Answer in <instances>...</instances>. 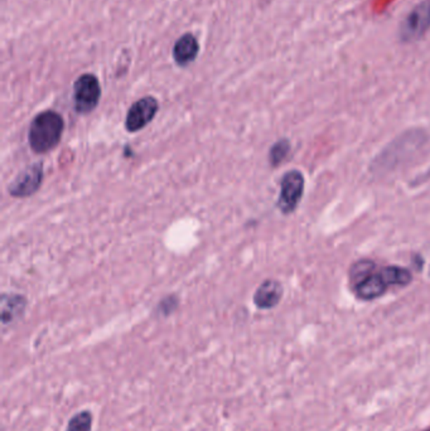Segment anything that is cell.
<instances>
[{"label": "cell", "instance_id": "obj_6", "mask_svg": "<svg viewBox=\"0 0 430 431\" xmlns=\"http://www.w3.org/2000/svg\"><path fill=\"white\" fill-rule=\"evenodd\" d=\"M159 110V102L153 96H144L135 101L128 110L125 129L129 132H140L152 123Z\"/></svg>", "mask_w": 430, "mask_h": 431}, {"label": "cell", "instance_id": "obj_12", "mask_svg": "<svg viewBox=\"0 0 430 431\" xmlns=\"http://www.w3.org/2000/svg\"><path fill=\"white\" fill-rule=\"evenodd\" d=\"M290 142L288 139H281L269 150V163L271 167H278L287 159L290 153Z\"/></svg>", "mask_w": 430, "mask_h": 431}, {"label": "cell", "instance_id": "obj_1", "mask_svg": "<svg viewBox=\"0 0 430 431\" xmlns=\"http://www.w3.org/2000/svg\"><path fill=\"white\" fill-rule=\"evenodd\" d=\"M65 132V119L55 110H46L32 120L28 143L36 154H47L56 149Z\"/></svg>", "mask_w": 430, "mask_h": 431}, {"label": "cell", "instance_id": "obj_2", "mask_svg": "<svg viewBox=\"0 0 430 431\" xmlns=\"http://www.w3.org/2000/svg\"><path fill=\"white\" fill-rule=\"evenodd\" d=\"M101 99L100 81L93 74H83L74 83V102L76 113L88 115L93 113Z\"/></svg>", "mask_w": 430, "mask_h": 431}, {"label": "cell", "instance_id": "obj_8", "mask_svg": "<svg viewBox=\"0 0 430 431\" xmlns=\"http://www.w3.org/2000/svg\"><path fill=\"white\" fill-rule=\"evenodd\" d=\"M387 287L389 285L381 275V273L372 271L362 280L356 282L355 290L360 299L374 300L387 293Z\"/></svg>", "mask_w": 430, "mask_h": 431}, {"label": "cell", "instance_id": "obj_11", "mask_svg": "<svg viewBox=\"0 0 430 431\" xmlns=\"http://www.w3.org/2000/svg\"><path fill=\"white\" fill-rule=\"evenodd\" d=\"M381 275L385 279L389 287L400 285L405 287L412 282V274L408 269L399 266H387L380 270Z\"/></svg>", "mask_w": 430, "mask_h": 431}, {"label": "cell", "instance_id": "obj_7", "mask_svg": "<svg viewBox=\"0 0 430 431\" xmlns=\"http://www.w3.org/2000/svg\"><path fill=\"white\" fill-rule=\"evenodd\" d=\"M283 298V287L274 279H268L260 284L254 294V304L257 309L269 310L281 303Z\"/></svg>", "mask_w": 430, "mask_h": 431}, {"label": "cell", "instance_id": "obj_10", "mask_svg": "<svg viewBox=\"0 0 430 431\" xmlns=\"http://www.w3.org/2000/svg\"><path fill=\"white\" fill-rule=\"evenodd\" d=\"M27 308V298L19 294L1 295V323L8 325L20 318Z\"/></svg>", "mask_w": 430, "mask_h": 431}, {"label": "cell", "instance_id": "obj_3", "mask_svg": "<svg viewBox=\"0 0 430 431\" xmlns=\"http://www.w3.org/2000/svg\"><path fill=\"white\" fill-rule=\"evenodd\" d=\"M304 177L300 170H289L281 181V193L276 206L283 214L293 213L304 193Z\"/></svg>", "mask_w": 430, "mask_h": 431}, {"label": "cell", "instance_id": "obj_13", "mask_svg": "<svg viewBox=\"0 0 430 431\" xmlns=\"http://www.w3.org/2000/svg\"><path fill=\"white\" fill-rule=\"evenodd\" d=\"M93 421H94L93 413L88 410H83L69 419L66 431H91Z\"/></svg>", "mask_w": 430, "mask_h": 431}, {"label": "cell", "instance_id": "obj_9", "mask_svg": "<svg viewBox=\"0 0 430 431\" xmlns=\"http://www.w3.org/2000/svg\"><path fill=\"white\" fill-rule=\"evenodd\" d=\"M200 53V43L192 33L183 34L173 47V58L178 66H188Z\"/></svg>", "mask_w": 430, "mask_h": 431}, {"label": "cell", "instance_id": "obj_4", "mask_svg": "<svg viewBox=\"0 0 430 431\" xmlns=\"http://www.w3.org/2000/svg\"><path fill=\"white\" fill-rule=\"evenodd\" d=\"M43 163L38 162L20 170L8 186V193L14 198H27L36 193L43 183Z\"/></svg>", "mask_w": 430, "mask_h": 431}, {"label": "cell", "instance_id": "obj_5", "mask_svg": "<svg viewBox=\"0 0 430 431\" xmlns=\"http://www.w3.org/2000/svg\"><path fill=\"white\" fill-rule=\"evenodd\" d=\"M430 27V0H424L408 14L400 28V38L404 42L418 41Z\"/></svg>", "mask_w": 430, "mask_h": 431}, {"label": "cell", "instance_id": "obj_14", "mask_svg": "<svg viewBox=\"0 0 430 431\" xmlns=\"http://www.w3.org/2000/svg\"><path fill=\"white\" fill-rule=\"evenodd\" d=\"M177 306H178V299L175 298V295H169L167 299L162 300L159 303L158 310L163 315H169L170 313H173Z\"/></svg>", "mask_w": 430, "mask_h": 431}]
</instances>
